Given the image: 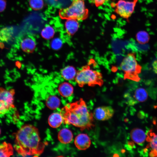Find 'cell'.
<instances>
[{
    "label": "cell",
    "mask_w": 157,
    "mask_h": 157,
    "mask_svg": "<svg viewBox=\"0 0 157 157\" xmlns=\"http://www.w3.org/2000/svg\"><path fill=\"white\" fill-rule=\"evenodd\" d=\"M14 147L22 156H38L43 152L45 146L41 141L38 129L32 125L26 124L16 133Z\"/></svg>",
    "instance_id": "1"
},
{
    "label": "cell",
    "mask_w": 157,
    "mask_h": 157,
    "mask_svg": "<svg viewBox=\"0 0 157 157\" xmlns=\"http://www.w3.org/2000/svg\"><path fill=\"white\" fill-rule=\"evenodd\" d=\"M60 113L64 123L72 124L79 128L81 131L91 129L94 126L93 114L88 111L82 99L67 104L61 109Z\"/></svg>",
    "instance_id": "2"
},
{
    "label": "cell",
    "mask_w": 157,
    "mask_h": 157,
    "mask_svg": "<svg viewBox=\"0 0 157 157\" xmlns=\"http://www.w3.org/2000/svg\"><path fill=\"white\" fill-rule=\"evenodd\" d=\"M75 79L81 87L85 85L90 86L98 85L101 86L104 83L101 74L93 70L88 65L83 66L77 72Z\"/></svg>",
    "instance_id": "3"
},
{
    "label": "cell",
    "mask_w": 157,
    "mask_h": 157,
    "mask_svg": "<svg viewBox=\"0 0 157 157\" xmlns=\"http://www.w3.org/2000/svg\"><path fill=\"white\" fill-rule=\"evenodd\" d=\"M120 68L124 72V79H128L136 82L140 81L139 74L141 72L142 68L138 63L135 53H128L121 63Z\"/></svg>",
    "instance_id": "4"
},
{
    "label": "cell",
    "mask_w": 157,
    "mask_h": 157,
    "mask_svg": "<svg viewBox=\"0 0 157 157\" xmlns=\"http://www.w3.org/2000/svg\"><path fill=\"white\" fill-rule=\"evenodd\" d=\"M59 15L63 19L83 20L88 17V11L85 7L83 0H72L69 7L60 10Z\"/></svg>",
    "instance_id": "5"
},
{
    "label": "cell",
    "mask_w": 157,
    "mask_h": 157,
    "mask_svg": "<svg viewBox=\"0 0 157 157\" xmlns=\"http://www.w3.org/2000/svg\"><path fill=\"white\" fill-rule=\"evenodd\" d=\"M15 90H7L0 87V115H4L15 108L14 96Z\"/></svg>",
    "instance_id": "6"
},
{
    "label": "cell",
    "mask_w": 157,
    "mask_h": 157,
    "mask_svg": "<svg viewBox=\"0 0 157 157\" xmlns=\"http://www.w3.org/2000/svg\"><path fill=\"white\" fill-rule=\"evenodd\" d=\"M136 2V1H127L120 0L115 5V12L121 17L127 19L133 13Z\"/></svg>",
    "instance_id": "7"
},
{
    "label": "cell",
    "mask_w": 157,
    "mask_h": 157,
    "mask_svg": "<svg viewBox=\"0 0 157 157\" xmlns=\"http://www.w3.org/2000/svg\"><path fill=\"white\" fill-rule=\"evenodd\" d=\"M114 113L113 108L110 106H101L96 108L93 114L97 120L104 121L110 119Z\"/></svg>",
    "instance_id": "8"
},
{
    "label": "cell",
    "mask_w": 157,
    "mask_h": 157,
    "mask_svg": "<svg viewBox=\"0 0 157 157\" xmlns=\"http://www.w3.org/2000/svg\"><path fill=\"white\" fill-rule=\"evenodd\" d=\"M91 143V140L88 135L84 133L78 135L74 140L76 147L81 150H85L88 148L90 146Z\"/></svg>",
    "instance_id": "9"
},
{
    "label": "cell",
    "mask_w": 157,
    "mask_h": 157,
    "mask_svg": "<svg viewBox=\"0 0 157 157\" xmlns=\"http://www.w3.org/2000/svg\"><path fill=\"white\" fill-rule=\"evenodd\" d=\"M20 45L21 48L23 51L27 53H31L35 50L36 44L33 38L28 37L21 41Z\"/></svg>",
    "instance_id": "10"
},
{
    "label": "cell",
    "mask_w": 157,
    "mask_h": 157,
    "mask_svg": "<svg viewBox=\"0 0 157 157\" xmlns=\"http://www.w3.org/2000/svg\"><path fill=\"white\" fill-rule=\"evenodd\" d=\"M130 135L132 140L138 144L143 143L146 139V135L144 131L138 128L133 129L131 132Z\"/></svg>",
    "instance_id": "11"
},
{
    "label": "cell",
    "mask_w": 157,
    "mask_h": 157,
    "mask_svg": "<svg viewBox=\"0 0 157 157\" xmlns=\"http://www.w3.org/2000/svg\"><path fill=\"white\" fill-rule=\"evenodd\" d=\"M58 90L60 94L64 97H68L73 94L74 88L70 83L65 82L59 85Z\"/></svg>",
    "instance_id": "12"
},
{
    "label": "cell",
    "mask_w": 157,
    "mask_h": 157,
    "mask_svg": "<svg viewBox=\"0 0 157 157\" xmlns=\"http://www.w3.org/2000/svg\"><path fill=\"white\" fill-rule=\"evenodd\" d=\"M60 73L63 79L67 81H70L75 78L77 72L74 67L69 65L62 69Z\"/></svg>",
    "instance_id": "13"
},
{
    "label": "cell",
    "mask_w": 157,
    "mask_h": 157,
    "mask_svg": "<svg viewBox=\"0 0 157 157\" xmlns=\"http://www.w3.org/2000/svg\"><path fill=\"white\" fill-rule=\"evenodd\" d=\"M73 134L71 131L67 129L61 130L58 134V138L62 143L67 144L70 143L72 140Z\"/></svg>",
    "instance_id": "14"
},
{
    "label": "cell",
    "mask_w": 157,
    "mask_h": 157,
    "mask_svg": "<svg viewBox=\"0 0 157 157\" xmlns=\"http://www.w3.org/2000/svg\"><path fill=\"white\" fill-rule=\"evenodd\" d=\"M67 33L69 35H74L77 31L79 24L77 20L74 19H68L65 23Z\"/></svg>",
    "instance_id": "15"
},
{
    "label": "cell",
    "mask_w": 157,
    "mask_h": 157,
    "mask_svg": "<svg viewBox=\"0 0 157 157\" xmlns=\"http://www.w3.org/2000/svg\"><path fill=\"white\" fill-rule=\"evenodd\" d=\"M63 122V118L60 113H52L49 116L48 119L49 125L53 128L59 127Z\"/></svg>",
    "instance_id": "16"
},
{
    "label": "cell",
    "mask_w": 157,
    "mask_h": 157,
    "mask_svg": "<svg viewBox=\"0 0 157 157\" xmlns=\"http://www.w3.org/2000/svg\"><path fill=\"white\" fill-rule=\"evenodd\" d=\"M13 152V148L10 143L4 142L0 144V157H10Z\"/></svg>",
    "instance_id": "17"
},
{
    "label": "cell",
    "mask_w": 157,
    "mask_h": 157,
    "mask_svg": "<svg viewBox=\"0 0 157 157\" xmlns=\"http://www.w3.org/2000/svg\"><path fill=\"white\" fill-rule=\"evenodd\" d=\"M46 104L47 106L51 110L58 108L60 104V101L58 97L55 95H50L47 98Z\"/></svg>",
    "instance_id": "18"
},
{
    "label": "cell",
    "mask_w": 157,
    "mask_h": 157,
    "mask_svg": "<svg viewBox=\"0 0 157 157\" xmlns=\"http://www.w3.org/2000/svg\"><path fill=\"white\" fill-rule=\"evenodd\" d=\"M134 97L138 101L143 102L147 99L148 94L147 91L144 88H139L135 90Z\"/></svg>",
    "instance_id": "19"
},
{
    "label": "cell",
    "mask_w": 157,
    "mask_h": 157,
    "mask_svg": "<svg viewBox=\"0 0 157 157\" xmlns=\"http://www.w3.org/2000/svg\"><path fill=\"white\" fill-rule=\"evenodd\" d=\"M150 138L149 137L150 146L152 149L150 152L149 155L150 156H157V134L152 133Z\"/></svg>",
    "instance_id": "20"
},
{
    "label": "cell",
    "mask_w": 157,
    "mask_h": 157,
    "mask_svg": "<svg viewBox=\"0 0 157 157\" xmlns=\"http://www.w3.org/2000/svg\"><path fill=\"white\" fill-rule=\"evenodd\" d=\"M11 29L8 27H5L0 31V40L5 42H8L12 37Z\"/></svg>",
    "instance_id": "21"
},
{
    "label": "cell",
    "mask_w": 157,
    "mask_h": 157,
    "mask_svg": "<svg viewBox=\"0 0 157 157\" xmlns=\"http://www.w3.org/2000/svg\"><path fill=\"white\" fill-rule=\"evenodd\" d=\"M55 32V30L53 27L50 25H47L42 30L41 35L43 38L49 40L53 38Z\"/></svg>",
    "instance_id": "22"
},
{
    "label": "cell",
    "mask_w": 157,
    "mask_h": 157,
    "mask_svg": "<svg viewBox=\"0 0 157 157\" xmlns=\"http://www.w3.org/2000/svg\"><path fill=\"white\" fill-rule=\"evenodd\" d=\"M136 39L139 43L144 44L147 43L149 40V36L146 31H139L136 35Z\"/></svg>",
    "instance_id": "23"
},
{
    "label": "cell",
    "mask_w": 157,
    "mask_h": 157,
    "mask_svg": "<svg viewBox=\"0 0 157 157\" xmlns=\"http://www.w3.org/2000/svg\"><path fill=\"white\" fill-rule=\"evenodd\" d=\"M29 5L33 9L38 10L43 8L44 3L43 0H30Z\"/></svg>",
    "instance_id": "24"
},
{
    "label": "cell",
    "mask_w": 157,
    "mask_h": 157,
    "mask_svg": "<svg viewBox=\"0 0 157 157\" xmlns=\"http://www.w3.org/2000/svg\"><path fill=\"white\" fill-rule=\"evenodd\" d=\"M62 41L58 38H56L53 39L51 43L52 47L56 49L60 48L62 46Z\"/></svg>",
    "instance_id": "25"
},
{
    "label": "cell",
    "mask_w": 157,
    "mask_h": 157,
    "mask_svg": "<svg viewBox=\"0 0 157 157\" xmlns=\"http://www.w3.org/2000/svg\"><path fill=\"white\" fill-rule=\"evenodd\" d=\"M107 0H92V2L97 6L102 5Z\"/></svg>",
    "instance_id": "26"
},
{
    "label": "cell",
    "mask_w": 157,
    "mask_h": 157,
    "mask_svg": "<svg viewBox=\"0 0 157 157\" xmlns=\"http://www.w3.org/2000/svg\"><path fill=\"white\" fill-rule=\"evenodd\" d=\"M6 6V2L5 0H0V13L5 9Z\"/></svg>",
    "instance_id": "27"
},
{
    "label": "cell",
    "mask_w": 157,
    "mask_h": 157,
    "mask_svg": "<svg viewBox=\"0 0 157 157\" xmlns=\"http://www.w3.org/2000/svg\"><path fill=\"white\" fill-rule=\"evenodd\" d=\"M152 66L154 72L157 74V59L153 62Z\"/></svg>",
    "instance_id": "28"
},
{
    "label": "cell",
    "mask_w": 157,
    "mask_h": 157,
    "mask_svg": "<svg viewBox=\"0 0 157 157\" xmlns=\"http://www.w3.org/2000/svg\"><path fill=\"white\" fill-rule=\"evenodd\" d=\"M1 130L0 129V135L1 134Z\"/></svg>",
    "instance_id": "29"
}]
</instances>
